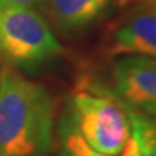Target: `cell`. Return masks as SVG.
I'll return each mask as SVG.
<instances>
[{
    "label": "cell",
    "mask_w": 156,
    "mask_h": 156,
    "mask_svg": "<svg viewBox=\"0 0 156 156\" xmlns=\"http://www.w3.org/2000/svg\"><path fill=\"white\" fill-rule=\"evenodd\" d=\"M55 100L45 85L13 68L0 71V156H51Z\"/></svg>",
    "instance_id": "6da1fadb"
},
{
    "label": "cell",
    "mask_w": 156,
    "mask_h": 156,
    "mask_svg": "<svg viewBox=\"0 0 156 156\" xmlns=\"http://www.w3.org/2000/svg\"><path fill=\"white\" fill-rule=\"evenodd\" d=\"M85 87L81 85L68 97L61 116L73 124L93 151L122 155L132 132L126 108L110 90L90 84Z\"/></svg>",
    "instance_id": "7a4b0ae2"
},
{
    "label": "cell",
    "mask_w": 156,
    "mask_h": 156,
    "mask_svg": "<svg viewBox=\"0 0 156 156\" xmlns=\"http://www.w3.org/2000/svg\"><path fill=\"white\" fill-rule=\"evenodd\" d=\"M64 54L48 22L30 7L0 5V58L16 71H30Z\"/></svg>",
    "instance_id": "3957f363"
},
{
    "label": "cell",
    "mask_w": 156,
    "mask_h": 156,
    "mask_svg": "<svg viewBox=\"0 0 156 156\" xmlns=\"http://www.w3.org/2000/svg\"><path fill=\"white\" fill-rule=\"evenodd\" d=\"M112 94L126 108L156 116V59L120 55L112 67Z\"/></svg>",
    "instance_id": "277c9868"
},
{
    "label": "cell",
    "mask_w": 156,
    "mask_h": 156,
    "mask_svg": "<svg viewBox=\"0 0 156 156\" xmlns=\"http://www.w3.org/2000/svg\"><path fill=\"white\" fill-rule=\"evenodd\" d=\"M108 55H142L156 59V16L143 6L113 23L106 39Z\"/></svg>",
    "instance_id": "5b68a950"
},
{
    "label": "cell",
    "mask_w": 156,
    "mask_h": 156,
    "mask_svg": "<svg viewBox=\"0 0 156 156\" xmlns=\"http://www.w3.org/2000/svg\"><path fill=\"white\" fill-rule=\"evenodd\" d=\"M112 0H51V15L55 23L67 32H77L97 22Z\"/></svg>",
    "instance_id": "8992f818"
},
{
    "label": "cell",
    "mask_w": 156,
    "mask_h": 156,
    "mask_svg": "<svg viewBox=\"0 0 156 156\" xmlns=\"http://www.w3.org/2000/svg\"><path fill=\"white\" fill-rule=\"evenodd\" d=\"M126 112L132 132L122 156H156V116L130 108H126Z\"/></svg>",
    "instance_id": "52a82bcc"
},
{
    "label": "cell",
    "mask_w": 156,
    "mask_h": 156,
    "mask_svg": "<svg viewBox=\"0 0 156 156\" xmlns=\"http://www.w3.org/2000/svg\"><path fill=\"white\" fill-rule=\"evenodd\" d=\"M55 134L58 156H112L93 151L64 116L58 119Z\"/></svg>",
    "instance_id": "ba28073f"
},
{
    "label": "cell",
    "mask_w": 156,
    "mask_h": 156,
    "mask_svg": "<svg viewBox=\"0 0 156 156\" xmlns=\"http://www.w3.org/2000/svg\"><path fill=\"white\" fill-rule=\"evenodd\" d=\"M45 0H0V5H9V6H22V7H30L44 3Z\"/></svg>",
    "instance_id": "9c48e42d"
},
{
    "label": "cell",
    "mask_w": 156,
    "mask_h": 156,
    "mask_svg": "<svg viewBox=\"0 0 156 156\" xmlns=\"http://www.w3.org/2000/svg\"><path fill=\"white\" fill-rule=\"evenodd\" d=\"M143 7H145V9H147L151 13H153V15L156 16V0H146Z\"/></svg>",
    "instance_id": "30bf717a"
}]
</instances>
